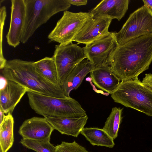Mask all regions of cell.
Returning a JSON list of instances; mask_svg holds the SVG:
<instances>
[{
  "mask_svg": "<svg viewBox=\"0 0 152 152\" xmlns=\"http://www.w3.org/2000/svg\"><path fill=\"white\" fill-rule=\"evenodd\" d=\"M152 62V34L118 45L110 66L120 81L129 80L148 69Z\"/></svg>",
  "mask_w": 152,
  "mask_h": 152,
  "instance_id": "1",
  "label": "cell"
},
{
  "mask_svg": "<svg viewBox=\"0 0 152 152\" xmlns=\"http://www.w3.org/2000/svg\"><path fill=\"white\" fill-rule=\"evenodd\" d=\"M33 62L18 59L8 60L1 72L8 80L19 84L28 91L58 98L67 97L61 86L52 83L37 71Z\"/></svg>",
  "mask_w": 152,
  "mask_h": 152,
  "instance_id": "2",
  "label": "cell"
},
{
  "mask_svg": "<svg viewBox=\"0 0 152 152\" xmlns=\"http://www.w3.org/2000/svg\"><path fill=\"white\" fill-rule=\"evenodd\" d=\"M27 92L31 107L44 117L79 118L87 115L78 102L70 97L58 98L29 91Z\"/></svg>",
  "mask_w": 152,
  "mask_h": 152,
  "instance_id": "3",
  "label": "cell"
},
{
  "mask_svg": "<svg viewBox=\"0 0 152 152\" xmlns=\"http://www.w3.org/2000/svg\"><path fill=\"white\" fill-rule=\"evenodd\" d=\"M25 14L21 42L26 43L36 30L56 13L71 5L65 0H24Z\"/></svg>",
  "mask_w": 152,
  "mask_h": 152,
  "instance_id": "4",
  "label": "cell"
},
{
  "mask_svg": "<svg viewBox=\"0 0 152 152\" xmlns=\"http://www.w3.org/2000/svg\"><path fill=\"white\" fill-rule=\"evenodd\" d=\"M111 97L116 103L152 117V89L138 77L120 82Z\"/></svg>",
  "mask_w": 152,
  "mask_h": 152,
  "instance_id": "5",
  "label": "cell"
},
{
  "mask_svg": "<svg viewBox=\"0 0 152 152\" xmlns=\"http://www.w3.org/2000/svg\"><path fill=\"white\" fill-rule=\"evenodd\" d=\"M93 17L90 12L64 11L63 16L48 36L49 42H58L61 45L72 42L85 23Z\"/></svg>",
  "mask_w": 152,
  "mask_h": 152,
  "instance_id": "6",
  "label": "cell"
},
{
  "mask_svg": "<svg viewBox=\"0 0 152 152\" xmlns=\"http://www.w3.org/2000/svg\"><path fill=\"white\" fill-rule=\"evenodd\" d=\"M150 34H152V10L144 5L130 15L119 31H115L119 45Z\"/></svg>",
  "mask_w": 152,
  "mask_h": 152,
  "instance_id": "7",
  "label": "cell"
},
{
  "mask_svg": "<svg viewBox=\"0 0 152 152\" xmlns=\"http://www.w3.org/2000/svg\"><path fill=\"white\" fill-rule=\"evenodd\" d=\"M78 44L72 42L55 46L52 57L56 65L58 82L61 86L76 66L87 58L83 48Z\"/></svg>",
  "mask_w": 152,
  "mask_h": 152,
  "instance_id": "8",
  "label": "cell"
},
{
  "mask_svg": "<svg viewBox=\"0 0 152 152\" xmlns=\"http://www.w3.org/2000/svg\"><path fill=\"white\" fill-rule=\"evenodd\" d=\"M115 31L99 38L83 48L88 59L95 68L102 66L110 65L112 57L118 46Z\"/></svg>",
  "mask_w": 152,
  "mask_h": 152,
  "instance_id": "9",
  "label": "cell"
},
{
  "mask_svg": "<svg viewBox=\"0 0 152 152\" xmlns=\"http://www.w3.org/2000/svg\"><path fill=\"white\" fill-rule=\"evenodd\" d=\"M54 130L45 117H33L24 121L18 133L23 138L47 142Z\"/></svg>",
  "mask_w": 152,
  "mask_h": 152,
  "instance_id": "10",
  "label": "cell"
},
{
  "mask_svg": "<svg viewBox=\"0 0 152 152\" xmlns=\"http://www.w3.org/2000/svg\"><path fill=\"white\" fill-rule=\"evenodd\" d=\"M112 20L107 18H92L85 23L72 41L86 45L108 34Z\"/></svg>",
  "mask_w": 152,
  "mask_h": 152,
  "instance_id": "11",
  "label": "cell"
},
{
  "mask_svg": "<svg viewBox=\"0 0 152 152\" xmlns=\"http://www.w3.org/2000/svg\"><path fill=\"white\" fill-rule=\"evenodd\" d=\"M11 1L10 23L6 38L8 44L15 48L21 42L25 18V5L24 0H12Z\"/></svg>",
  "mask_w": 152,
  "mask_h": 152,
  "instance_id": "12",
  "label": "cell"
},
{
  "mask_svg": "<svg viewBox=\"0 0 152 152\" xmlns=\"http://www.w3.org/2000/svg\"><path fill=\"white\" fill-rule=\"evenodd\" d=\"M129 1V0H103L90 12L94 18L116 19L119 21L127 11Z\"/></svg>",
  "mask_w": 152,
  "mask_h": 152,
  "instance_id": "13",
  "label": "cell"
},
{
  "mask_svg": "<svg viewBox=\"0 0 152 152\" xmlns=\"http://www.w3.org/2000/svg\"><path fill=\"white\" fill-rule=\"evenodd\" d=\"M28 91L19 84L8 80L5 87L0 91V108L5 113L12 114L16 106Z\"/></svg>",
  "mask_w": 152,
  "mask_h": 152,
  "instance_id": "14",
  "label": "cell"
},
{
  "mask_svg": "<svg viewBox=\"0 0 152 152\" xmlns=\"http://www.w3.org/2000/svg\"><path fill=\"white\" fill-rule=\"evenodd\" d=\"M90 74L91 80L95 85L111 94L116 89L120 83L109 66L95 68Z\"/></svg>",
  "mask_w": 152,
  "mask_h": 152,
  "instance_id": "15",
  "label": "cell"
},
{
  "mask_svg": "<svg viewBox=\"0 0 152 152\" xmlns=\"http://www.w3.org/2000/svg\"><path fill=\"white\" fill-rule=\"evenodd\" d=\"M45 117L54 129L61 134L77 137L84 128L87 115L79 118Z\"/></svg>",
  "mask_w": 152,
  "mask_h": 152,
  "instance_id": "16",
  "label": "cell"
},
{
  "mask_svg": "<svg viewBox=\"0 0 152 152\" xmlns=\"http://www.w3.org/2000/svg\"><path fill=\"white\" fill-rule=\"evenodd\" d=\"M95 68L93 64L87 58L81 61L74 68L61 86L66 97H70L71 91L77 89L86 75Z\"/></svg>",
  "mask_w": 152,
  "mask_h": 152,
  "instance_id": "17",
  "label": "cell"
},
{
  "mask_svg": "<svg viewBox=\"0 0 152 152\" xmlns=\"http://www.w3.org/2000/svg\"><path fill=\"white\" fill-rule=\"evenodd\" d=\"M80 133L93 145L113 148L115 145L114 140L102 129L84 128Z\"/></svg>",
  "mask_w": 152,
  "mask_h": 152,
  "instance_id": "18",
  "label": "cell"
},
{
  "mask_svg": "<svg viewBox=\"0 0 152 152\" xmlns=\"http://www.w3.org/2000/svg\"><path fill=\"white\" fill-rule=\"evenodd\" d=\"M14 124V118L10 113L5 115L0 124V148L3 152H7L13 144Z\"/></svg>",
  "mask_w": 152,
  "mask_h": 152,
  "instance_id": "19",
  "label": "cell"
},
{
  "mask_svg": "<svg viewBox=\"0 0 152 152\" xmlns=\"http://www.w3.org/2000/svg\"><path fill=\"white\" fill-rule=\"evenodd\" d=\"M37 71L52 83L61 86L59 84L56 65L53 57H46L33 62Z\"/></svg>",
  "mask_w": 152,
  "mask_h": 152,
  "instance_id": "20",
  "label": "cell"
},
{
  "mask_svg": "<svg viewBox=\"0 0 152 152\" xmlns=\"http://www.w3.org/2000/svg\"><path fill=\"white\" fill-rule=\"evenodd\" d=\"M123 109L115 107L111 111L102 129L113 139L117 137L120 125L122 118Z\"/></svg>",
  "mask_w": 152,
  "mask_h": 152,
  "instance_id": "21",
  "label": "cell"
},
{
  "mask_svg": "<svg viewBox=\"0 0 152 152\" xmlns=\"http://www.w3.org/2000/svg\"><path fill=\"white\" fill-rule=\"evenodd\" d=\"M20 143L25 147L36 152H56V146L50 141H41L22 138Z\"/></svg>",
  "mask_w": 152,
  "mask_h": 152,
  "instance_id": "22",
  "label": "cell"
},
{
  "mask_svg": "<svg viewBox=\"0 0 152 152\" xmlns=\"http://www.w3.org/2000/svg\"><path fill=\"white\" fill-rule=\"evenodd\" d=\"M55 146L56 152H91L87 150L75 140L71 142L62 141L60 144Z\"/></svg>",
  "mask_w": 152,
  "mask_h": 152,
  "instance_id": "23",
  "label": "cell"
},
{
  "mask_svg": "<svg viewBox=\"0 0 152 152\" xmlns=\"http://www.w3.org/2000/svg\"><path fill=\"white\" fill-rule=\"evenodd\" d=\"M6 16L7 11L6 7L5 6H4L1 7L0 9V22L1 27L0 61H4L6 59L4 58L3 55L2 45L3 28Z\"/></svg>",
  "mask_w": 152,
  "mask_h": 152,
  "instance_id": "24",
  "label": "cell"
},
{
  "mask_svg": "<svg viewBox=\"0 0 152 152\" xmlns=\"http://www.w3.org/2000/svg\"><path fill=\"white\" fill-rule=\"evenodd\" d=\"M142 82L145 85L152 89V74H146Z\"/></svg>",
  "mask_w": 152,
  "mask_h": 152,
  "instance_id": "25",
  "label": "cell"
},
{
  "mask_svg": "<svg viewBox=\"0 0 152 152\" xmlns=\"http://www.w3.org/2000/svg\"><path fill=\"white\" fill-rule=\"evenodd\" d=\"M66 1L71 5L80 6L86 4L87 0H65Z\"/></svg>",
  "mask_w": 152,
  "mask_h": 152,
  "instance_id": "26",
  "label": "cell"
},
{
  "mask_svg": "<svg viewBox=\"0 0 152 152\" xmlns=\"http://www.w3.org/2000/svg\"><path fill=\"white\" fill-rule=\"evenodd\" d=\"M8 80L2 75L0 77V91L4 89L8 83Z\"/></svg>",
  "mask_w": 152,
  "mask_h": 152,
  "instance_id": "27",
  "label": "cell"
},
{
  "mask_svg": "<svg viewBox=\"0 0 152 152\" xmlns=\"http://www.w3.org/2000/svg\"><path fill=\"white\" fill-rule=\"evenodd\" d=\"M144 5L152 10V0H143Z\"/></svg>",
  "mask_w": 152,
  "mask_h": 152,
  "instance_id": "28",
  "label": "cell"
},
{
  "mask_svg": "<svg viewBox=\"0 0 152 152\" xmlns=\"http://www.w3.org/2000/svg\"><path fill=\"white\" fill-rule=\"evenodd\" d=\"M5 113L0 108V124H1L3 121L5 116Z\"/></svg>",
  "mask_w": 152,
  "mask_h": 152,
  "instance_id": "29",
  "label": "cell"
},
{
  "mask_svg": "<svg viewBox=\"0 0 152 152\" xmlns=\"http://www.w3.org/2000/svg\"><path fill=\"white\" fill-rule=\"evenodd\" d=\"M0 152H3L2 151L1 148H0Z\"/></svg>",
  "mask_w": 152,
  "mask_h": 152,
  "instance_id": "30",
  "label": "cell"
}]
</instances>
